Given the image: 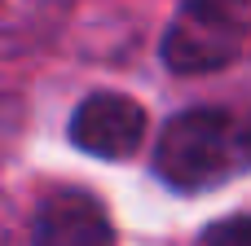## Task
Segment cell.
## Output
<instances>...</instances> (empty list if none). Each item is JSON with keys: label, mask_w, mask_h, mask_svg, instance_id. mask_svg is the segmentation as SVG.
I'll list each match as a JSON object with an SVG mask.
<instances>
[{"label": "cell", "mask_w": 251, "mask_h": 246, "mask_svg": "<svg viewBox=\"0 0 251 246\" xmlns=\"http://www.w3.org/2000/svg\"><path fill=\"white\" fill-rule=\"evenodd\" d=\"M251 167V123L216 110V106H199L176 114L154 150V172L172 185V189H212L225 185L229 176Z\"/></svg>", "instance_id": "obj_1"}, {"label": "cell", "mask_w": 251, "mask_h": 246, "mask_svg": "<svg viewBox=\"0 0 251 246\" xmlns=\"http://www.w3.org/2000/svg\"><path fill=\"white\" fill-rule=\"evenodd\" d=\"M251 35V0H185L163 35V62L181 75L221 70Z\"/></svg>", "instance_id": "obj_2"}, {"label": "cell", "mask_w": 251, "mask_h": 246, "mask_svg": "<svg viewBox=\"0 0 251 246\" xmlns=\"http://www.w3.org/2000/svg\"><path fill=\"white\" fill-rule=\"evenodd\" d=\"M146 110L124 92H93L71 114V141L101 158H128L141 145Z\"/></svg>", "instance_id": "obj_3"}, {"label": "cell", "mask_w": 251, "mask_h": 246, "mask_svg": "<svg viewBox=\"0 0 251 246\" xmlns=\"http://www.w3.org/2000/svg\"><path fill=\"white\" fill-rule=\"evenodd\" d=\"M35 246H115V229L106 220V207L93 194L57 189L35 211Z\"/></svg>", "instance_id": "obj_4"}, {"label": "cell", "mask_w": 251, "mask_h": 246, "mask_svg": "<svg viewBox=\"0 0 251 246\" xmlns=\"http://www.w3.org/2000/svg\"><path fill=\"white\" fill-rule=\"evenodd\" d=\"M194 246H251V216H229L207 224Z\"/></svg>", "instance_id": "obj_5"}]
</instances>
